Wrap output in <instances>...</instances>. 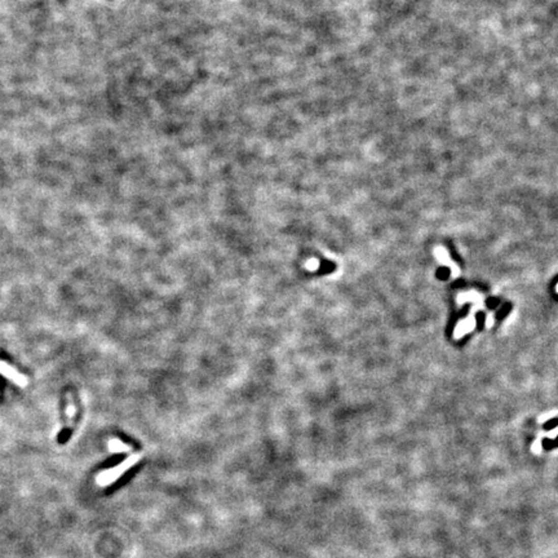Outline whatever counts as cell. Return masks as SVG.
Instances as JSON below:
<instances>
[{
	"label": "cell",
	"mask_w": 558,
	"mask_h": 558,
	"mask_svg": "<svg viewBox=\"0 0 558 558\" xmlns=\"http://www.w3.org/2000/svg\"><path fill=\"white\" fill-rule=\"evenodd\" d=\"M0 375H3L4 378L9 379V380L13 381L16 385L18 386H26L27 385V379L25 375H22L21 372H18L14 367L9 366L6 362L0 361Z\"/></svg>",
	"instance_id": "obj_2"
},
{
	"label": "cell",
	"mask_w": 558,
	"mask_h": 558,
	"mask_svg": "<svg viewBox=\"0 0 558 558\" xmlns=\"http://www.w3.org/2000/svg\"><path fill=\"white\" fill-rule=\"evenodd\" d=\"M109 450L111 452H127L131 450V446L126 445L120 440H110L109 441Z\"/></svg>",
	"instance_id": "obj_3"
},
{
	"label": "cell",
	"mask_w": 558,
	"mask_h": 558,
	"mask_svg": "<svg viewBox=\"0 0 558 558\" xmlns=\"http://www.w3.org/2000/svg\"><path fill=\"white\" fill-rule=\"evenodd\" d=\"M141 457L142 455L140 454V452L131 454L127 459L123 460V461H121L120 464L116 465V467L107 469V471L101 472L96 478L97 483H99L101 487H106V486L111 485V483L115 482L116 479L120 478L121 474L126 473V472H127L128 469L132 468V467H135V465L141 460Z\"/></svg>",
	"instance_id": "obj_1"
}]
</instances>
